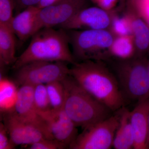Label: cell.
Listing matches in <instances>:
<instances>
[{
    "label": "cell",
    "mask_w": 149,
    "mask_h": 149,
    "mask_svg": "<svg viewBox=\"0 0 149 149\" xmlns=\"http://www.w3.org/2000/svg\"><path fill=\"white\" fill-rule=\"evenodd\" d=\"M146 149H149V111L148 116V136L146 143Z\"/></svg>",
    "instance_id": "f546056e"
},
{
    "label": "cell",
    "mask_w": 149,
    "mask_h": 149,
    "mask_svg": "<svg viewBox=\"0 0 149 149\" xmlns=\"http://www.w3.org/2000/svg\"><path fill=\"white\" fill-rule=\"evenodd\" d=\"M64 62L34 61L16 70L15 82L22 86H35L62 81L69 74V68Z\"/></svg>",
    "instance_id": "8992f818"
},
{
    "label": "cell",
    "mask_w": 149,
    "mask_h": 149,
    "mask_svg": "<svg viewBox=\"0 0 149 149\" xmlns=\"http://www.w3.org/2000/svg\"><path fill=\"white\" fill-rule=\"evenodd\" d=\"M147 64H148V70L149 73V51L147 54Z\"/></svg>",
    "instance_id": "4dcf8cb0"
},
{
    "label": "cell",
    "mask_w": 149,
    "mask_h": 149,
    "mask_svg": "<svg viewBox=\"0 0 149 149\" xmlns=\"http://www.w3.org/2000/svg\"><path fill=\"white\" fill-rule=\"evenodd\" d=\"M62 82L65 93L63 109L77 127L84 129L111 116L112 111L85 91L69 74Z\"/></svg>",
    "instance_id": "3957f363"
},
{
    "label": "cell",
    "mask_w": 149,
    "mask_h": 149,
    "mask_svg": "<svg viewBox=\"0 0 149 149\" xmlns=\"http://www.w3.org/2000/svg\"><path fill=\"white\" fill-rule=\"evenodd\" d=\"M31 37L29 46L13 65V69L34 61H62L72 65L77 62L70 51L69 35L65 29L46 27Z\"/></svg>",
    "instance_id": "7a4b0ae2"
},
{
    "label": "cell",
    "mask_w": 149,
    "mask_h": 149,
    "mask_svg": "<svg viewBox=\"0 0 149 149\" xmlns=\"http://www.w3.org/2000/svg\"><path fill=\"white\" fill-rule=\"evenodd\" d=\"M40 9L37 6L28 7L14 16L10 27L22 42H24L35 34L37 15Z\"/></svg>",
    "instance_id": "9a60e30c"
},
{
    "label": "cell",
    "mask_w": 149,
    "mask_h": 149,
    "mask_svg": "<svg viewBox=\"0 0 149 149\" xmlns=\"http://www.w3.org/2000/svg\"><path fill=\"white\" fill-rule=\"evenodd\" d=\"M120 110L105 120L83 129L69 149H109L113 148L115 134L120 120Z\"/></svg>",
    "instance_id": "52a82bcc"
},
{
    "label": "cell",
    "mask_w": 149,
    "mask_h": 149,
    "mask_svg": "<svg viewBox=\"0 0 149 149\" xmlns=\"http://www.w3.org/2000/svg\"><path fill=\"white\" fill-rule=\"evenodd\" d=\"M59 1L60 0H42L37 6L40 8H43L53 4Z\"/></svg>",
    "instance_id": "f1b7e54d"
},
{
    "label": "cell",
    "mask_w": 149,
    "mask_h": 149,
    "mask_svg": "<svg viewBox=\"0 0 149 149\" xmlns=\"http://www.w3.org/2000/svg\"><path fill=\"white\" fill-rule=\"evenodd\" d=\"M16 7L17 0H0V24L10 27Z\"/></svg>",
    "instance_id": "603a6c76"
},
{
    "label": "cell",
    "mask_w": 149,
    "mask_h": 149,
    "mask_svg": "<svg viewBox=\"0 0 149 149\" xmlns=\"http://www.w3.org/2000/svg\"><path fill=\"white\" fill-rule=\"evenodd\" d=\"M111 22V12L97 6H90L81 10L58 28L66 30L109 29Z\"/></svg>",
    "instance_id": "30bf717a"
},
{
    "label": "cell",
    "mask_w": 149,
    "mask_h": 149,
    "mask_svg": "<svg viewBox=\"0 0 149 149\" xmlns=\"http://www.w3.org/2000/svg\"><path fill=\"white\" fill-rule=\"evenodd\" d=\"M96 6L109 12L115 11V8L117 3L120 1L121 4V0H90Z\"/></svg>",
    "instance_id": "4316f807"
},
{
    "label": "cell",
    "mask_w": 149,
    "mask_h": 149,
    "mask_svg": "<svg viewBox=\"0 0 149 149\" xmlns=\"http://www.w3.org/2000/svg\"><path fill=\"white\" fill-rule=\"evenodd\" d=\"M69 74L96 100L113 112L124 107L126 100L112 70L102 61L77 62Z\"/></svg>",
    "instance_id": "6da1fadb"
},
{
    "label": "cell",
    "mask_w": 149,
    "mask_h": 149,
    "mask_svg": "<svg viewBox=\"0 0 149 149\" xmlns=\"http://www.w3.org/2000/svg\"><path fill=\"white\" fill-rule=\"evenodd\" d=\"M111 22L109 30L115 37L132 35L129 19L125 13L118 15L115 11H112Z\"/></svg>",
    "instance_id": "7402d4cb"
},
{
    "label": "cell",
    "mask_w": 149,
    "mask_h": 149,
    "mask_svg": "<svg viewBox=\"0 0 149 149\" xmlns=\"http://www.w3.org/2000/svg\"><path fill=\"white\" fill-rule=\"evenodd\" d=\"M30 149H63L68 148L65 145L55 140L43 139L30 145Z\"/></svg>",
    "instance_id": "d4e9b609"
},
{
    "label": "cell",
    "mask_w": 149,
    "mask_h": 149,
    "mask_svg": "<svg viewBox=\"0 0 149 149\" xmlns=\"http://www.w3.org/2000/svg\"><path fill=\"white\" fill-rule=\"evenodd\" d=\"M128 3L136 9L149 27V0H129Z\"/></svg>",
    "instance_id": "cb8c5ba5"
},
{
    "label": "cell",
    "mask_w": 149,
    "mask_h": 149,
    "mask_svg": "<svg viewBox=\"0 0 149 149\" xmlns=\"http://www.w3.org/2000/svg\"><path fill=\"white\" fill-rule=\"evenodd\" d=\"M42 0H17V8L19 11L22 10L29 6H37Z\"/></svg>",
    "instance_id": "83f0119b"
},
{
    "label": "cell",
    "mask_w": 149,
    "mask_h": 149,
    "mask_svg": "<svg viewBox=\"0 0 149 149\" xmlns=\"http://www.w3.org/2000/svg\"><path fill=\"white\" fill-rule=\"evenodd\" d=\"M52 109H62L64 106L65 93L62 81H56L46 85Z\"/></svg>",
    "instance_id": "ffe728a7"
},
{
    "label": "cell",
    "mask_w": 149,
    "mask_h": 149,
    "mask_svg": "<svg viewBox=\"0 0 149 149\" xmlns=\"http://www.w3.org/2000/svg\"><path fill=\"white\" fill-rule=\"evenodd\" d=\"M121 1H122V2H124V1H125V0H121Z\"/></svg>",
    "instance_id": "1f68e13d"
},
{
    "label": "cell",
    "mask_w": 149,
    "mask_h": 149,
    "mask_svg": "<svg viewBox=\"0 0 149 149\" xmlns=\"http://www.w3.org/2000/svg\"><path fill=\"white\" fill-rule=\"evenodd\" d=\"M130 21L136 56H147L149 51V27L135 8L128 3L124 12Z\"/></svg>",
    "instance_id": "4fadbf2b"
},
{
    "label": "cell",
    "mask_w": 149,
    "mask_h": 149,
    "mask_svg": "<svg viewBox=\"0 0 149 149\" xmlns=\"http://www.w3.org/2000/svg\"><path fill=\"white\" fill-rule=\"evenodd\" d=\"M34 86L23 85L19 88L18 95L14 114L24 122L31 124L39 129L46 138L54 140L47 125L42 118L38 114L33 100Z\"/></svg>",
    "instance_id": "9c48e42d"
},
{
    "label": "cell",
    "mask_w": 149,
    "mask_h": 149,
    "mask_svg": "<svg viewBox=\"0 0 149 149\" xmlns=\"http://www.w3.org/2000/svg\"><path fill=\"white\" fill-rule=\"evenodd\" d=\"M33 100L35 108L40 115L52 109L46 85L34 86Z\"/></svg>",
    "instance_id": "44dd1931"
},
{
    "label": "cell",
    "mask_w": 149,
    "mask_h": 149,
    "mask_svg": "<svg viewBox=\"0 0 149 149\" xmlns=\"http://www.w3.org/2000/svg\"><path fill=\"white\" fill-rule=\"evenodd\" d=\"M90 2V0H60L40 8L35 25V33L42 28L58 27L65 24L81 10L91 6Z\"/></svg>",
    "instance_id": "ba28073f"
},
{
    "label": "cell",
    "mask_w": 149,
    "mask_h": 149,
    "mask_svg": "<svg viewBox=\"0 0 149 149\" xmlns=\"http://www.w3.org/2000/svg\"><path fill=\"white\" fill-rule=\"evenodd\" d=\"M40 116L47 123L53 139L65 145L69 149L78 134L77 126L63 109H52Z\"/></svg>",
    "instance_id": "8fae6325"
},
{
    "label": "cell",
    "mask_w": 149,
    "mask_h": 149,
    "mask_svg": "<svg viewBox=\"0 0 149 149\" xmlns=\"http://www.w3.org/2000/svg\"><path fill=\"white\" fill-rule=\"evenodd\" d=\"M16 146L11 141L8 132L3 123L0 124V149H13Z\"/></svg>",
    "instance_id": "484cf974"
},
{
    "label": "cell",
    "mask_w": 149,
    "mask_h": 149,
    "mask_svg": "<svg viewBox=\"0 0 149 149\" xmlns=\"http://www.w3.org/2000/svg\"><path fill=\"white\" fill-rule=\"evenodd\" d=\"M67 31L76 62L110 60V49L115 37L109 29Z\"/></svg>",
    "instance_id": "5b68a950"
},
{
    "label": "cell",
    "mask_w": 149,
    "mask_h": 149,
    "mask_svg": "<svg viewBox=\"0 0 149 149\" xmlns=\"http://www.w3.org/2000/svg\"><path fill=\"white\" fill-rule=\"evenodd\" d=\"M110 60H125L136 56V48L132 35L115 37L110 49Z\"/></svg>",
    "instance_id": "d6986e66"
},
{
    "label": "cell",
    "mask_w": 149,
    "mask_h": 149,
    "mask_svg": "<svg viewBox=\"0 0 149 149\" xmlns=\"http://www.w3.org/2000/svg\"><path fill=\"white\" fill-rule=\"evenodd\" d=\"M11 141L15 146L29 145L46 139L39 129L18 118L13 113L4 115L3 121Z\"/></svg>",
    "instance_id": "7c38bea8"
},
{
    "label": "cell",
    "mask_w": 149,
    "mask_h": 149,
    "mask_svg": "<svg viewBox=\"0 0 149 149\" xmlns=\"http://www.w3.org/2000/svg\"></svg>",
    "instance_id": "d6a6232c"
},
{
    "label": "cell",
    "mask_w": 149,
    "mask_h": 149,
    "mask_svg": "<svg viewBox=\"0 0 149 149\" xmlns=\"http://www.w3.org/2000/svg\"><path fill=\"white\" fill-rule=\"evenodd\" d=\"M15 34L10 27L0 24V65L1 67L13 65L15 56Z\"/></svg>",
    "instance_id": "e0dca14e"
},
{
    "label": "cell",
    "mask_w": 149,
    "mask_h": 149,
    "mask_svg": "<svg viewBox=\"0 0 149 149\" xmlns=\"http://www.w3.org/2000/svg\"><path fill=\"white\" fill-rule=\"evenodd\" d=\"M112 69L125 100L139 102L149 99L147 56L125 60H111Z\"/></svg>",
    "instance_id": "277c9868"
},
{
    "label": "cell",
    "mask_w": 149,
    "mask_h": 149,
    "mask_svg": "<svg viewBox=\"0 0 149 149\" xmlns=\"http://www.w3.org/2000/svg\"><path fill=\"white\" fill-rule=\"evenodd\" d=\"M149 99L138 103L130 111V120L134 135L135 149H147Z\"/></svg>",
    "instance_id": "5bb4252c"
},
{
    "label": "cell",
    "mask_w": 149,
    "mask_h": 149,
    "mask_svg": "<svg viewBox=\"0 0 149 149\" xmlns=\"http://www.w3.org/2000/svg\"><path fill=\"white\" fill-rule=\"evenodd\" d=\"M120 111V120L115 134L113 148L115 149H134V135L130 123V111L124 107Z\"/></svg>",
    "instance_id": "2e32d148"
},
{
    "label": "cell",
    "mask_w": 149,
    "mask_h": 149,
    "mask_svg": "<svg viewBox=\"0 0 149 149\" xmlns=\"http://www.w3.org/2000/svg\"><path fill=\"white\" fill-rule=\"evenodd\" d=\"M17 83L1 75L0 78V111L4 114L14 111L18 95Z\"/></svg>",
    "instance_id": "ac0fdd59"
}]
</instances>
